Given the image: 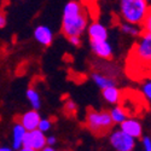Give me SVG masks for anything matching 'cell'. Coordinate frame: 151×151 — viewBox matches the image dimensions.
Here are the masks:
<instances>
[{
  "instance_id": "cell-16",
  "label": "cell",
  "mask_w": 151,
  "mask_h": 151,
  "mask_svg": "<svg viewBox=\"0 0 151 151\" xmlns=\"http://www.w3.org/2000/svg\"><path fill=\"white\" fill-rule=\"evenodd\" d=\"M140 93L145 99V102L151 105V74L145 75L144 78H142Z\"/></svg>"
},
{
  "instance_id": "cell-13",
  "label": "cell",
  "mask_w": 151,
  "mask_h": 151,
  "mask_svg": "<svg viewBox=\"0 0 151 151\" xmlns=\"http://www.w3.org/2000/svg\"><path fill=\"white\" fill-rule=\"evenodd\" d=\"M102 94L105 102L112 105L120 104L122 100V92L116 86H110V87H106V88L102 90Z\"/></svg>"
},
{
  "instance_id": "cell-7",
  "label": "cell",
  "mask_w": 151,
  "mask_h": 151,
  "mask_svg": "<svg viewBox=\"0 0 151 151\" xmlns=\"http://www.w3.org/2000/svg\"><path fill=\"white\" fill-rule=\"evenodd\" d=\"M120 129H122L126 134L131 135L134 139L140 138L143 135V126L135 117L126 119L122 123H120Z\"/></svg>"
},
{
  "instance_id": "cell-15",
  "label": "cell",
  "mask_w": 151,
  "mask_h": 151,
  "mask_svg": "<svg viewBox=\"0 0 151 151\" xmlns=\"http://www.w3.org/2000/svg\"><path fill=\"white\" fill-rule=\"evenodd\" d=\"M92 80L100 90H104V88L110 87V86H115L114 79L110 78V76H106V75H104V74H100V73H93L92 74Z\"/></svg>"
},
{
  "instance_id": "cell-2",
  "label": "cell",
  "mask_w": 151,
  "mask_h": 151,
  "mask_svg": "<svg viewBox=\"0 0 151 151\" xmlns=\"http://www.w3.org/2000/svg\"><path fill=\"white\" fill-rule=\"evenodd\" d=\"M88 16L79 1H70L64 6L62 19V33L64 36H81L87 28Z\"/></svg>"
},
{
  "instance_id": "cell-25",
  "label": "cell",
  "mask_w": 151,
  "mask_h": 151,
  "mask_svg": "<svg viewBox=\"0 0 151 151\" xmlns=\"http://www.w3.org/2000/svg\"><path fill=\"white\" fill-rule=\"evenodd\" d=\"M6 26V16L4 12L0 10V28H4Z\"/></svg>"
},
{
  "instance_id": "cell-19",
  "label": "cell",
  "mask_w": 151,
  "mask_h": 151,
  "mask_svg": "<svg viewBox=\"0 0 151 151\" xmlns=\"http://www.w3.org/2000/svg\"><path fill=\"white\" fill-rule=\"evenodd\" d=\"M76 111H78V105L75 104V102H73L71 99L65 100V103H64V112H65V115L74 116L75 114H76Z\"/></svg>"
},
{
  "instance_id": "cell-27",
  "label": "cell",
  "mask_w": 151,
  "mask_h": 151,
  "mask_svg": "<svg viewBox=\"0 0 151 151\" xmlns=\"http://www.w3.org/2000/svg\"><path fill=\"white\" fill-rule=\"evenodd\" d=\"M40 151H56V150H55L52 146H48V145H46V146H45L44 149H41Z\"/></svg>"
},
{
  "instance_id": "cell-26",
  "label": "cell",
  "mask_w": 151,
  "mask_h": 151,
  "mask_svg": "<svg viewBox=\"0 0 151 151\" xmlns=\"http://www.w3.org/2000/svg\"><path fill=\"white\" fill-rule=\"evenodd\" d=\"M17 151H36V150H34V149H32V147H27V146H22V147L18 149Z\"/></svg>"
},
{
  "instance_id": "cell-5",
  "label": "cell",
  "mask_w": 151,
  "mask_h": 151,
  "mask_svg": "<svg viewBox=\"0 0 151 151\" xmlns=\"http://www.w3.org/2000/svg\"><path fill=\"white\" fill-rule=\"evenodd\" d=\"M109 140L111 146L116 151H133L135 147V139L126 134L122 129L112 131L110 133Z\"/></svg>"
},
{
  "instance_id": "cell-24",
  "label": "cell",
  "mask_w": 151,
  "mask_h": 151,
  "mask_svg": "<svg viewBox=\"0 0 151 151\" xmlns=\"http://www.w3.org/2000/svg\"><path fill=\"white\" fill-rule=\"evenodd\" d=\"M46 143H47V145H48V146H53V145H56V143H57L56 137H55V135L46 137Z\"/></svg>"
},
{
  "instance_id": "cell-12",
  "label": "cell",
  "mask_w": 151,
  "mask_h": 151,
  "mask_svg": "<svg viewBox=\"0 0 151 151\" xmlns=\"http://www.w3.org/2000/svg\"><path fill=\"white\" fill-rule=\"evenodd\" d=\"M27 129L19 122H16L12 127V149L18 150L23 146V140L26 137Z\"/></svg>"
},
{
  "instance_id": "cell-18",
  "label": "cell",
  "mask_w": 151,
  "mask_h": 151,
  "mask_svg": "<svg viewBox=\"0 0 151 151\" xmlns=\"http://www.w3.org/2000/svg\"><path fill=\"white\" fill-rule=\"evenodd\" d=\"M27 98L29 100V103L32 105V108L34 110H39L41 108V99H40V94L34 87H28L27 90Z\"/></svg>"
},
{
  "instance_id": "cell-29",
  "label": "cell",
  "mask_w": 151,
  "mask_h": 151,
  "mask_svg": "<svg viewBox=\"0 0 151 151\" xmlns=\"http://www.w3.org/2000/svg\"><path fill=\"white\" fill-rule=\"evenodd\" d=\"M96 1V0H81V3L83 4H93Z\"/></svg>"
},
{
  "instance_id": "cell-22",
  "label": "cell",
  "mask_w": 151,
  "mask_h": 151,
  "mask_svg": "<svg viewBox=\"0 0 151 151\" xmlns=\"http://www.w3.org/2000/svg\"><path fill=\"white\" fill-rule=\"evenodd\" d=\"M142 145L144 151H151V138L150 137H143L142 138Z\"/></svg>"
},
{
  "instance_id": "cell-28",
  "label": "cell",
  "mask_w": 151,
  "mask_h": 151,
  "mask_svg": "<svg viewBox=\"0 0 151 151\" xmlns=\"http://www.w3.org/2000/svg\"><path fill=\"white\" fill-rule=\"evenodd\" d=\"M0 151H14V149L7 147V146H0Z\"/></svg>"
},
{
  "instance_id": "cell-14",
  "label": "cell",
  "mask_w": 151,
  "mask_h": 151,
  "mask_svg": "<svg viewBox=\"0 0 151 151\" xmlns=\"http://www.w3.org/2000/svg\"><path fill=\"white\" fill-rule=\"evenodd\" d=\"M110 116L112 119V122L114 123H122L126 119H128V111L124 106L120 105V104H116L114 108H112L110 111Z\"/></svg>"
},
{
  "instance_id": "cell-8",
  "label": "cell",
  "mask_w": 151,
  "mask_h": 151,
  "mask_svg": "<svg viewBox=\"0 0 151 151\" xmlns=\"http://www.w3.org/2000/svg\"><path fill=\"white\" fill-rule=\"evenodd\" d=\"M40 120H41L40 114L37 112V110L33 109V110L24 112L23 115H21L18 119V122L27 131H33V129H37V126H39Z\"/></svg>"
},
{
  "instance_id": "cell-11",
  "label": "cell",
  "mask_w": 151,
  "mask_h": 151,
  "mask_svg": "<svg viewBox=\"0 0 151 151\" xmlns=\"http://www.w3.org/2000/svg\"><path fill=\"white\" fill-rule=\"evenodd\" d=\"M87 32H88V36L91 40H108L109 33L106 27H104L102 23H99L97 21L90 24Z\"/></svg>"
},
{
  "instance_id": "cell-4",
  "label": "cell",
  "mask_w": 151,
  "mask_h": 151,
  "mask_svg": "<svg viewBox=\"0 0 151 151\" xmlns=\"http://www.w3.org/2000/svg\"><path fill=\"white\" fill-rule=\"evenodd\" d=\"M85 123L88 131L97 137L106 135L111 131L112 126H114V122H112L109 111H104V110L98 111L94 109H88L86 114Z\"/></svg>"
},
{
  "instance_id": "cell-31",
  "label": "cell",
  "mask_w": 151,
  "mask_h": 151,
  "mask_svg": "<svg viewBox=\"0 0 151 151\" xmlns=\"http://www.w3.org/2000/svg\"><path fill=\"white\" fill-rule=\"evenodd\" d=\"M147 1H149V3H150V0H147Z\"/></svg>"
},
{
  "instance_id": "cell-23",
  "label": "cell",
  "mask_w": 151,
  "mask_h": 151,
  "mask_svg": "<svg viewBox=\"0 0 151 151\" xmlns=\"http://www.w3.org/2000/svg\"><path fill=\"white\" fill-rule=\"evenodd\" d=\"M68 41L74 46H80L81 45V36H70V37H68Z\"/></svg>"
},
{
  "instance_id": "cell-17",
  "label": "cell",
  "mask_w": 151,
  "mask_h": 151,
  "mask_svg": "<svg viewBox=\"0 0 151 151\" xmlns=\"http://www.w3.org/2000/svg\"><path fill=\"white\" fill-rule=\"evenodd\" d=\"M120 28L124 34L131 35V36H135V37H138L143 33L142 26H138V24H133V23H128V22H122L120 24Z\"/></svg>"
},
{
  "instance_id": "cell-9",
  "label": "cell",
  "mask_w": 151,
  "mask_h": 151,
  "mask_svg": "<svg viewBox=\"0 0 151 151\" xmlns=\"http://www.w3.org/2000/svg\"><path fill=\"white\" fill-rule=\"evenodd\" d=\"M91 48L96 56L103 59H110L112 57V47L108 40H91Z\"/></svg>"
},
{
  "instance_id": "cell-1",
  "label": "cell",
  "mask_w": 151,
  "mask_h": 151,
  "mask_svg": "<svg viewBox=\"0 0 151 151\" xmlns=\"http://www.w3.org/2000/svg\"><path fill=\"white\" fill-rule=\"evenodd\" d=\"M128 71L139 73L138 78H144L151 74V34L142 33L131 48L128 55Z\"/></svg>"
},
{
  "instance_id": "cell-21",
  "label": "cell",
  "mask_w": 151,
  "mask_h": 151,
  "mask_svg": "<svg viewBox=\"0 0 151 151\" xmlns=\"http://www.w3.org/2000/svg\"><path fill=\"white\" fill-rule=\"evenodd\" d=\"M142 28H143L144 33L151 34V7H150L147 15H146V17H145V19H144V22L142 24Z\"/></svg>"
},
{
  "instance_id": "cell-3",
  "label": "cell",
  "mask_w": 151,
  "mask_h": 151,
  "mask_svg": "<svg viewBox=\"0 0 151 151\" xmlns=\"http://www.w3.org/2000/svg\"><path fill=\"white\" fill-rule=\"evenodd\" d=\"M150 7L147 0H121L120 16L123 22L142 26Z\"/></svg>"
},
{
  "instance_id": "cell-6",
  "label": "cell",
  "mask_w": 151,
  "mask_h": 151,
  "mask_svg": "<svg viewBox=\"0 0 151 151\" xmlns=\"http://www.w3.org/2000/svg\"><path fill=\"white\" fill-rule=\"evenodd\" d=\"M47 145L46 143V135L44 132L39 129H33V131H27L26 137L23 140V146L32 147L36 151H40Z\"/></svg>"
},
{
  "instance_id": "cell-30",
  "label": "cell",
  "mask_w": 151,
  "mask_h": 151,
  "mask_svg": "<svg viewBox=\"0 0 151 151\" xmlns=\"http://www.w3.org/2000/svg\"><path fill=\"white\" fill-rule=\"evenodd\" d=\"M150 5H151V0H150Z\"/></svg>"
},
{
  "instance_id": "cell-10",
  "label": "cell",
  "mask_w": 151,
  "mask_h": 151,
  "mask_svg": "<svg viewBox=\"0 0 151 151\" xmlns=\"http://www.w3.org/2000/svg\"><path fill=\"white\" fill-rule=\"evenodd\" d=\"M35 40L42 46H50L53 41V32L47 26H39L34 30Z\"/></svg>"
},
{
  "instance_id": "cell-20",
  "label": "cell",
  "mask_w": 151,
  "mask_h": 151,
  "mask_svg": "<svg viewBox=\"0 0 151 151\" xmlns=\"http://www.w3.org/2000/svg\"><path fill=\"white\" fill-rule=\"evenodd\" d=\"M52 128V121L50 119H41L39 122V126H37V129L41 132H48L50 129Z\"/></svg>"
}]
</instances>
